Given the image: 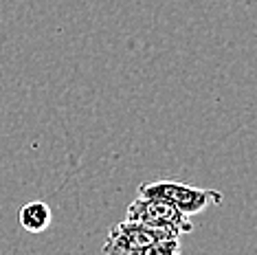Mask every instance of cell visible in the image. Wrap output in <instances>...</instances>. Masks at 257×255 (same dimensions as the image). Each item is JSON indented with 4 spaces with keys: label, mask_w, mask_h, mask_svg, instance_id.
Here are the masks:
<instances>
[{
    "label": "cell",
    "mask_w": 257,
    "mask_h": 255,
    "mask_svg": "<svg viewBox=\"0 0 257 255\" xmlns=\"http://www.w3.org/2000/svg\"><path fill=\"white\" fill-rule=\"evenodd\" d=\"M180 248V235L125 218L110 229L101 251L108 255H176Z\"/></svg>",
    "instance_id": "1"
},
{
    "label": "cell",
    "mask_w": 257,
    "mask_h": 255,
    "mask_svg": "<svg viewBox=\"0 0 257 255\" xmlns=\"http://www.w3.org/2000/svg\"><path fill=\"white\" fill-rule=\"evenodd\" d=\"M127 220H137V222L150 224L154 229L169 231L174 235H185L194 231V222L189 220L187 213H183L176 205H172L165 198L159 196H141L139 194L125 211Z\"/></svg>",
    "instance_id": "2"
},
{
    "label": "cell",
    "mask_w": 257,
    "mask_h": 255,
    "mask_svg": "<svg viewBox=\"0 0 257 255\" xmlns=\"http://www.w3.org/2000/svg\"><path fill=\"white\" fill-rule=\"evenodd\" d=\"M139 194L141 196H159V198L169 200L176 205L180 211L187 216H196L204 211L207 207L222 205V194L215 189H202L194 185L178 183V181H152L139 185Z\"/></svg>",
    "instance_id": "3"
},
{
    "label": "cell",
    "mask_w": 257,
    "mask_h": 255,
    "mask_svg": "<svg viewBox=\"0 0 257 255\" xmlns=\"http://www.w3.org/2000/svg\"><path fill=\"white\" fill-rule=\"evenodd\" d=\"M20 224L29 233H42L51 227V209L42 200L27 202L20 209Z\"/></svg>",
    "instance_id": "4"
}]
</instances>
